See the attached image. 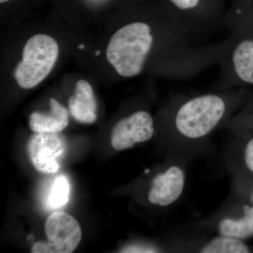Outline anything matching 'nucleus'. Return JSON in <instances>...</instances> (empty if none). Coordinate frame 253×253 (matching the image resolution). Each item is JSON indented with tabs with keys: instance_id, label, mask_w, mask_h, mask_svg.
I'll return each mask as SVG.
<instances>
[{
	"instance_id": "obj_1",
	"label": "nucleus",
	"mask_w": 253,
	"mask_h": 253,
	"mask_svg": "<svg viewBox=\"0 0 253 253\" xmlns=\"http://www.w3.org/2000/svg\"><path fill=\"white\" fill-rule=\"evenodd\" d=\"M248 99L246 88L214 89L173 98L166 114L172 139L196 144L206 140L239 112Z\"/></svg>"
},
{
	"instance_id": "obj_2",
	"label": "nucleus",
	"mask_w": 253,
	"mask_h": 253,
	"mask_svg": "<svg viewBox=\"0 0 253 253\" xmlns=\"http://www.w3.org/2000/svg\"><path fill=\"white\" fill-rule=\"evenodd\" d=\"M152 45V22L134 20L114 33L106 58L121 77H136L146 69Z\"/></svg>"
},
{
	"instance_id": "obj_3",
	"label": "nucleus",
	"mask_w": 253,
	"mask_h": 253,
	"mask_svg": "<svg viewBox=\"0 0 253 253\" xmlns=\"http://www.w3.org/2000/svg\"><path fill=\"white\" fill-rule=\"evenodd\" d=\"M226 0H162L165 10L195 36L203 39L224 26Z\"/></svg>"
},
{
	"instance_id": "obj_4",
	"label": "nucleus",
	"mask_w": 253,
	"mask_h": 253,
	"mask_svg": "<svg viewBox=\"0 0 253 253\" xmlns=\"http://www.w3.org/2000/svg\"><path fill=\"white\" fill-rule=\"evenodd\" d=\"M59 47L54 38L36 35L23 48V59L16 68L14 78L23 89H31L44 81L54 68Z\"/></svg>"
},
{
	"instance_id": "obj_5",
	"label": "nucleus",
	"mask_w": 253,
	"mask_h": 253,
	"mask_svg": "<svg viewBox=\"0 0 253 253\" xmlns=\"http://www.w3.org/2000/svg\"><path fill=\"white\" fill-rule=\"evenodd\" d=\"M225 51L218 64L220 78L217 89L253 86V37L229 34Z\"/></svg>"
},
{
	"instance_id": "obj_6",
	"label": "nucleus",
	"mask_w": 253,
	"mask_h": 253,
	"mask_svg": "<svg viewBox=\"0 0 253 253\" xmlns=\"http://www.w3.org/2000/svg\"><path fill=\"white\" fill-rule=\"evenodd\" d=\"M47 241H40L33 246V253H71L77 249L82 239L81 226L73 216L56 211L45 223Z\"/></svg>"
},
{
	"instance_id": "obj_7",
	"label": "nucleus",
	"mask_w": 253,
	"mask_h": 253,
	"mask_svg": "<svg viewBox=\"0 0 253 253\" xmlns=\"http://www.w3.org/2000/svg\"><path fill=\"white\" fill-rule=\"evenodd\" d=\"M219 235L243 240L253 236V204L228 201L212 217L201 223Z\"/></svg>"
},
{
	"instance_id": "obj_8",
	"label": "nucleus",
	"mask_w": 253,
	"mask_h": 253,
	"mask_svg": "<svg viewBox=\"0 0 253 253\" xmlns=\"http://www.w3.org/2000/svg\"><path fill=\"white\" fill-rule=\"evenodd\" d=\"M26 150L28 157L38 172L53 174L61 168L66 144L57 133L36 132L28 140Z\"/></svg>"
},
{
	"instance_id": "obj_9",
	"label": "nucleus",
	"mask_w": 253,
	"mask_h": 253,
	"mask_svg": "<svg viewBox=\"0 0 253 253\" xmlns=\"http://www.w3.org/2000/svg\"><path fill=\"white\" fill-rule=\"evenodd\" d=\"M155 133L154 120L144 110L120 120L111 133V146L115 150L130 149L134 145L149 141Z\"/></svg>"
},
{
	"instance_id": "obj_10",
	"label": "nucleus",
	"mask_w": 253,
	"mask_h": 253,
	"mask_svg": "<svg viewBox=\"0 0 253 253\" xmlns=\"http://www.w3.org/2000/svg\"><path fill=\"white\" fill-rule=\"evenodd\" d=\"M186 175L184 167L172 163L152 179L148 193L150 204L168 207L177 202L184 193Z\"/></svg>"
},
{
	"instance_id": "obj_11",
	"label": "nucleus",
	"mask_w": 253,
	"mask_h": 253,
	"mask_svg": "<svg viewBox=\"0 0 253 253\" xmlns=\"http://www.w3.org/2000/svg\"><path fill=\"white\" fill-rule=\"evenodd\" d=\"M68 106L71 116L78 122L91 124L97 119V103L94 91L84 80L78 82L74 95L68 99Z\"/></svg>"
},
{
	"instance_id": "obj_12",
	"label": "nucleus",
	"mask_w": 253,
	"mask_h": 253,
	"mask_svg": "<svg viewBox=\"0 0 253 253\" xmlns=\"http://www.w3.org/2000/svg\"><path fill=\"white\" fill-rule=\"evenodd\" d=\"M224 26L229 34L253 37V0H233L226 10Z\"/></svg>"
},
{
	"instance_id": "obj_13",
	"label": "nucleus",
	"mask_w": 253,
	"mask_h": 253,
	"mask_svg": "<svg viewBox=\"0 0 253 253\" xmlns=\"http://www.w3.org/2000/svg\"><path fill=\"white\" fill-rule=\"evenodd\" d=\"M49 113L34 112L30 116L29 125L35 132L58 133L63 130L68 125L67 110L56 99L49 101Z\"/></svg>"
},
{
	"instance_id": "obj_14",
	"label": "nucleus",
	"mask_w": 253,
	"mask_h": 253,
	"mask_svg": "<svg viewBox=\"0 0 253 253\" xmlns=\"http://www.w3.org/2000/svg\"><path fill=\"white\" fill-rule=\"evenodd\" d=\"M197 252L202 253H247L251 252L243 240L219 235L200 245Z\"/></svg>"
},
{
	"instance_id": "obj_15",
	"label": "nucleus",
	"mask_w": 253,
	"mask_h": 253,
	"mask_svg": "<svg viewBox=\"0 0 253 253\" xmlns=\"http://www.w3.org/2000/svg\"><path fill=\"white\" fill-rule=\"evenodd\" d=\"M223 126L242 138L241 159L245 168L253 175V129L229 120Z\"/></svg>"
},
{
	"instance_id": "obj_16",
	"label": "nucleus",
	"mask_w": 253,
	"mask_h": 253,
	"mask_svg": "<svg viewBox=\"0 0 253 253\" xmlns=\"http://www.w3.org/2000/svg\"><path fill=\"white\" fill-rule=\"evenodd\" d=\"M70 184L64 175L56 176L53 181L48 196V204L51 208L63 207L69 199Z\"/></svg>"
},
{
	"instance_id": "obj_17",
	"label": "nucleus",
	"mask_w": 253,
	"mask_h": 253,
	"mask_svg": "<svg viewBox=\"0 0 253 253\" xmlns=\"http://www.w3.org/2000/svg\"><path fill=\"white\" fill-rule=\"evenodd\" d=\"M229 121L239 123L253 129V104L247 102L246 107L240 110Z\"/></svg>"
},
{
	"instance_id": "obj_18",
	"label": "nucleus",
	"mask_w": 253,
	"mask_h": 253,
	"mask_svg": "<svg viewBox=\"0 0 253 253\" xmlns=\"http://www.w3.org/2000/svg\"><path fill=\"white\" fill-rule=\"evenodd\" d=\"M121 253H158L159 249L153 245L134 244L127 245L121 249Z\"/></svg>"
},
{
	"instance_id": "obj_19",
	"label": "nucleus",
	"mask_w": 253,
	"mask_h": 253,
	"mask_svg": "<svg viewBox=\"0 0 253 253\" xmlns=\"http://www.w3.org/2000/svg\"><path fill=\"white\" fill-rule=\"evenodd\" d=\"M233 184H239V185L245 186V187H241V186H234V189L237 191H244L246 194V197L249 200V202L253 204V186L248 188L247 186L244 185V184H241V183L237 182V181L232 180Z\"/></svg>"
},
{
	"instance_id": "obj_20",
	"label": "nucleus",
	"mask_w": 253,
	"mask_h": 253,
	"mask_svg": "<svg viewBox=\"0 0 253 253\" xmlns=\"http://www.w3.org/2000/svg\"><path fill=\"white\" fill-rule=\"evenodd\" d=\"M9 1V0H0V2L1 3H5L6 1Z\"/></svg>"
},
{
	"instance_id": "obj_21",
	"label": "nucleus",
	"mask_w": 253,
	"mask_h": 253,
	"mask_svg": "<svg viewBox=\"0 0 253 253\" xmlns=\"http://www.w3.org/2000/svg\"><path fill=\"white\" fill-rule=\"evenodd\" d=\"M78 48H79V49H84V45L81 44V45L78 46Z\"/></svg>"
},
{
	"instance_id": "obj_22",
	"label": "nucleus",
	"mask_w": 253,
	"mask_h": 253,
	"mask_svg": "<svg viewBox=\"0 0 253 253\" xmlns=\"http://www.w3.org/2000/svg\"><path fill=\"white\" fill-rule=\"evenodd\" d=\"M96 55H99V54H100V51H96Z\"/></svg>"
}]
</instances>
